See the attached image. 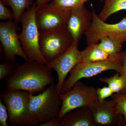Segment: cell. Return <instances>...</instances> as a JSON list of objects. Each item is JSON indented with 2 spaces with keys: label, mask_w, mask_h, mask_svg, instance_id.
I'll use <instances>...</instances> for the list:
<instances>
[{
  "label": "cell",
  "mask_w": 126,
  "mask_h": 126,
  "mask_svg": "<svg viewBox=\"0 0 126 126\" xmlns=\"http://www.w3.org/2000/svg\"><path fill=\"white\" fill-rule=\"evenodd\" d=\"M100 1H104V0H100Z\"/></svg>",
  "instance_id": "cell-29"
},
{
  "label": "cell",
  "mask_w": 126,
  "mask_h": 126,
  "mask_svg": "<svg viewBox=\"0 0 126 126\" xmlns=\"http://www.w3.org/2000/svg\"><path fill=\"white\" fill-rule=\"evenodd\" d=\"M59 121L57 119H52L45 123L40 124V126H59Z\"/></svg>",
  "instance_id": "cell-27"
},
{
  "label": "cell",
  "mask_w": 126,
  "mask_h": 126,
  "mask_svg": "<svg viewBox=\"0 0 126 126\" xmlns=\"http://www.w3.org/2000/svg\"><path fill=\"white\" fill-rule=\"evenodd\" d=\"M62 99L56 84H52L37 95L31 93L29 108L32 115L40 124L57 119L61 111Z\"/></svg>",
  "instance_id": "cell-4"
},
{
  "label": "cell",
  "mask_w": 126,
  "mask_h": 126,
  "mask_svg": "<svg viewBox=\"0 0 126 126\" xmlns=\"http://www.w3.org/2000/svg\"><path fill=\"white\" fill-rule=\"evenodd\" d=\"M89 108L97 126H126L123 116L117 113L112 100L98 101Z\"/></svg>",
  "instance_id": "cell-12"
},
{
  "label": "cell",
  "mask_w": 126,
  "mask_h": 126,
  "mask_svg": "<svg viewBox=\"0 0 126 126\" xmlns=\"http://www.w3.org/2000/svg\"><path fill=\"white\" fill-rule=\"evenodd\" d=\"M80 53L81 62H98L114 59L111 58L106 52L99 49L97 44L88 45L85 49L81 51Z\"/></svg>",
  "instance_id": "cell-16"
},
{
  "label": "cell",
  "mask_w": 126,
  "mask_h": 126,
  "mask_svg": "<svg viewBox=\"0 0 126 126\" xmlns=\"http://www.w3.org/2000/svg\"><path fill=\"white\" fill-rule=\"evenodd\" d=\"M35 3L36 4L37 9L41 8L45 6L49 3L50 1L52 0H36Z\"/></svg>",
  "instance_id": "cell-28"
},
{
  "label": "cell",
  "mask_w": 126,
  "mask_h": 126,
  "mask_svg": "<svg viewBox=\"0 0 126 126\" xmlns=\"http://www.w3.org/2000/svg\"><path fill=\"white\" fill-rule=\"evenodd\" d=\"M114 93L109 87H105L103 88L97 89V94L98 101L102 102L107 98L111 96Z\"/></svg>",
  "instance_id": "cell-25"
},
{
  "label": "cell",
  "mask_w": 126,
  "mask_h": 126,
  "mask_svg": "<svg viewBox=\"0 0 126 126\" xmlns=\"http://www.w3.org/2000/svg\"><path fill=\"white\" fill-rule=\"evenodd\" d=\"M6 6L11 7L14 16V21L16 24L20 23L23 13L34 4V0H1Z\"/></svg>",
  "instance_id": "cell-17"
},
{
  "label": "cell",
  "mask_w": 126,
  "mask_h": 126,
  "mask_svg": "<svg viewBox=\"0 0 126 126\" xmlns=\"http://www.w3.org/2000/svg\"><path fill=\"white\" fill-rule=\"evenodd\" d=\"M89 0H53V2L59 6L72 10L81 7Z\"/></svg>",
  "instance_id": "cell-21"
},
{
  "label": "cell",
  "mask_w": 126,
  "mask_h": 126,
  "mask_svg": "<svg viewBox=\"0 0 126 126\" xmlns=\"http://www.w3.org/2000/svg\"><path fill=\"white\" fill-rule=\"evenodd\" d=\"M111 97V100L115 104L117 113L123 116L126 123V94L114 93Z\"/></svg>",
  "instance_id": "cell-20"
},
{
  "label": "cell",
  "mask_w": 126,
  "mask_h": 126,
  "mask_svg": "<svg viewBox=\"0 0 126 126\" xmlns=\"http://www.w3.org/2000/svg\"><path fill=\"white\" fill-rule=\"evenodd\" d=\"M40 32V50L47 64L63 54L74 41L66 26L53 30Z\"/></svg>",
  "instance_id": "cell-5"
},
{
  "label": "cell",
  "mask_w": 126,
  "mask_h": 126,
  "mask_svg": "<svg viewBox=\"0 0 126 126\" xmlns=\"http://www.w3.org/2000/svg\"><path fill=\"white\" fill-rule=\"evenodd\" d=\"M79 43L78 41H74L63 54L47 64L57 73L58 80L56 84V88L60 94L68 74L75 65L81 62V51L79 50Z\"/></svg>",
  "instance_id": "cell-11"
},
{
  "label": "cell",
  "mask_w": 126,
  "mask_h": 126,
  "mask_svg": "<svg viewBox=\"0 0 126 126\" xmlns=\"http://www.w3.org/2000/svg\"><path fill=\"white\" fill-rule=\"evenodd\" d=\"M122 65L119 74L124 79L125 86L124 89L121 93L126 94V50L122 52Z\"/></svg>",
  "instance_id": "cell-26"
},
{
  "label": "cell",
  "mask_w": 126,
  "mask_h": 126,
  "mask_svg": "<svg viewBox=\"0 0 126 126\" xmlns=\"http://www.w3.org/2000/svg\"><path fill=\"white\" fill-rule=\"evenodd\" d=\"M17 63L7 61H3L0 64V80L7 78L11 73L14 67Z\"/></svg>",
  "instance_id": "cell-22"
},
{
  "label": "cell",
  "mask_w": 126,
  "mask_h": 126,
  "mask_svg": "<svg viewBox=\"0 0 126 126\" xmlns=\"http://www.w3.org/2000/svg\"><path fill=\"white\" fill-rule=\"evenodd\" d=\"M104 4L98 14L99 18L106 21L112 15L126 10V0H104Z\"/></svg>",
  "instance_id": "cell-18"
},
{
  "label": "cell",
  "mask_w": 126,
  "mask_h": 126,
  "mask_svg": "<svg viewBox=\"0 0 126 126\" xmlns=\"http://www.w3.org/2000/svg\"><path fill=\"white\" fill-rule=\"evenodd\" d=\"M59 126H97L90 108H78L68 112L62 118Z\"/></svg>",
  "instance_id": "cell-14"
},
{
  "label": "cell",
  "mask_w": 126,
  "mask_h": 126,
  "mask_svg": "<svg viewBox=\"0 0 126 126\" xmlns=\"http://www.w3.org/2000/svg\"><path fill=\"white\" fill-rule=\"evenodd\" d=\"M93 21L92 13L83 5L71 10L66 27L74 41L79 42L82 36L90 28Z\"/></svg>",
  "instance_id": "cell-13"
},
{
  "label": "cell",
  "mask_w": 126,
  "mask_h": 126,
  "mask_svg": "<svg viewBox=\"0 0 126 126\" xmlns=\"http://www.w3.org/2000/svg\"><path fill=\"white\" fill-rule=\"evenodd\" d=\"M54 83L52 69L35 61H26L22 64L17 63L5 82L6 88L34 94L42 92L47 86Z\"/></svg>",
  "instance_id": "cell-1"
},
{
  "label": "cell",
  "mask_w": 126,
  "mask_h": 126,
  "mask_svg": "<svg viewBox=\"0 0 126 126\" xmlns=\"http://www.w3.org/2000/svg\"><path fill=\"white\" fill-rule=\"evenodd\" d=\"M60 95L62 103L58 118L59 122L70 111L81 107H90L98 101L97 89L87 86L79 81L75 84L70 90Z\"/></svg>",
  "instance_id": "cell-7"
},
{
  "label": "cell",
  "mask_w": 126,
  "mask_h": 126,
  "mask_svg": "<svg viewBox=\"0 0 126 126\" xmlns=\"http://www.w3.org/2000/svg\"><path fill=\"white\" fill-rule=\"evenodd\" d=\"M71 10L53 2L36 9V20L40 31H49L66 26Z\"/></svg>",
  "instance_id": "cell-10"
},
{
  "label": "cell",
  "mask_w": 126,
  "mask_h": 126,
  "mask_svg": "<svg viewBox=\"0 0 126 126\" xmlns=\"http://www.w3.org/2000/svg\"><path fill=\"white\" fill-rule=\"evenodd\" d=\"M14 20L0 22V42L3 61L17 63L18 56L28 61L18 37L17 31L20 29Z\"/></svg>",
  "instance_id": "cell-8"
},
{
  "label": "cell",
  "mask_w": 126,
  "mask_h": 126,
  "mask_svg": "<svg viewBox=\"0 0 126 126\" xmlns=\"http://www.w3.org/2000/svg\"><path fill=\"white\" fill-rule=\"evenodd\" d=\"M122 65V55L120 58L105 61L79 63L72 69L68 78L64 81L60 94L70 90L81 79L91 78L107 70H115L119 73Z\"/></svg>",
  "instance_id": "cell-6"
},
{
  "label": "cell",
  "mask_w": 126,
  "mask_h": 126,
  "mask_svg": "<svg viewBox=\"0 0 126 126\" xmlns=\"http://www.w3.org/2000/svg\"><path fill=\"white\" fill-rule=\"evenodd\" d=\"M100 81L108 84V86L114 93H121L125 87V84L124 79L117 73L112 77L101 78Z\"/></svg>",
  "instance_id": "cell-19"
},
{
  "label": "cell",
  "mask_w": 126,
  "mask_h": 126,
  "mask_svg": "<svg viewBox=\"0 0 126 126\" xmlns=\"http://www.w3.org/2000/svg\"><path fill=\"white\" fill-rule=\"evenodd\" d=\"M92 13V23L84 34L88 45L98 44L100 39L105 36L126 42V17L118 23L110 24L102 20L93 9Z\"/></svg>",
  "instance_id": "cell-9"
},
{
  "label": "cell",
  "mask_w": 126,
  "mask_h": 126,
  "mask_svg": "<svg viewBox=\"0 0 126 126\" xmlns=\"http://www.w3.org/2000/svg\"><path fill=\"white\" fill-rule=\"evenodd\" d=\"M97 44V47L106 52L111 58H117L121 57L122 50L124 43L122 41L108 36H103Z\"/></svg>",
  "instance_id": "cell-15"
},
{
  "label": "cell",
  "mask_w": 126,
  "mask_h": 126,
  "mask_svg": "<svg viewBox=\"0 0 126 126\" xmlns=\"http://www.w3.org/2000/svg\"><path fill=\"white\" fill-rule=\"evenodd\" d=\"M9 115L6 106L1 99H0V126H8L7 120Z\"/></svg>",
  "instance_id": "cell-24"
},
{
  "label": "cell",
  "mask_w": 126,
  "mask_h": 126,
  "mask_svg": "<svg viewBox=\"0 0 126 126\" xmlns=\"http://www.w3.org/2000/svg\"><path fill=\"white\" fill-rule=\"evenodd\" d=\"M36 9L35 2L23 13L20 20L22 29L18 36L28 61H37L47 64L40 47V32L36 22Z\"/></svg>",
  "instance_id": "cell-3"
},
{
  "label": "cell",
  "mask_w": 126,
  "mask_h": 126,
  "mask_svg": "<svg viewBox=\"0 0 126 126\" xmlns=\"http://www.w3.org/2000/svg\"><path fill=\"white\" fill-rule=\"evenodd\" d=\"M5 6L1 0H0V20H14L13 12Z\"/></svg>",
  "instance_id": "cell-23"
},
{
  "label": "cell",
  "mask_w": 126,
  "mask_h": 126,
  "mask_svg": "<svg viewBox=\"0 0 126 126\" xmlns=\"http://www.w3.org/2000/svg\"><path fill=\"white\" fill-rule=\"evenodd\" d=\"M31 93L6 88L1 93L0 98L8 111V122L11 126H39L29 108Z\"/></svg>",
  "instance_id": "cell-2"
}]
</instances>
